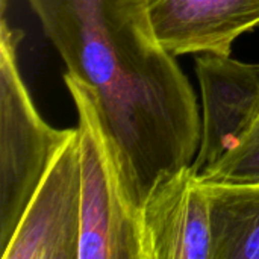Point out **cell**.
<instances>
[{"instance_id": "1", "label": "cell", "mask_w": 259, "mask_h": 259, "mask_svg": "<svg viewBox=\"0 0 259 259\" xmlns=\"http://www.w3.org/2000/svg\"><path fill=\"white\" fill-rule=\"evenodd\" d=\"M96 96L140 208L162 176L191 165L202 137L193 87L158 39L149 0H26Z\"/></svg>"}, {"instance_id": "2", "label": "cell", "mask_w": 259, "mask_h": 259, "mask_svg": "<svg viewBox=\"0 0 259 259\" xmlns=\"http://www.w3.org/2000/svg\"><path fill=\"white\" fill-rule=\"evenodd\" d=\"M64 80L79 120V259H144L140 208L129 194L117 146L103 123L96 96L68 73Z\"/></svg>"}, {"instance_id": "3", "label": "cell", "mask_w": 259, "mask_h": 259, "mask_svg": "<svg viewBox=\"0 0 259 259\" xmlns=\"http://www.w3.org/2000/svg\"><path fill=\"white\" fill-rule=\"evenodd\" d=\"M21 33L3 18L0 41V247L20 219L62 146L76 129H56L39 115L18 70ZM0 252V253H2Z\"/></svg>"}, {"instance_id": "4", "label": "cell", "mask_w": 259, "mask_h": 259, "mask_svg": "<svg viewBox=\"0 0 259 259\" xmlns=\"http://www.w3.org/2000/svg\"><path fill=\"white\" fill-rule=\"evenodd\" d=\"M80 222V155L76 129L39 182L0 258L79 259Z\"/></svg>"}, {"instance_id": "5", "label": "cell", "mask_w": 259, "mask_h": 259, "mask_svg": "<svg viewBox=\"0 0 259 259\" xmlns=\"http://www.w3.org/2000/svg\"><path fill=\"white\" fill-rule=\"evenodd\" d=\"M203 121L191 164L203 181L247 135L259 117V62L203 53L196 59Z\"/></svg>"}, {"instance_id": "6", "label": "cell", "mask_w": 259, "mask_h": 259, "mask_svg": "<svg viewBox=\"0 0 259 259\" xmlns=\"http://www.w3.org/2000/svg\"><path fill=\"white\" fill-rule=\"evenodd\" d=\"M144 259H211L205 182L187 165L158 179L140 206Z\"/></svg>"}, {"instance_id": "7", "label": "cell", "mask_w": 259, "mask_h": 259, "mask_svg": "<svg viewBox=\"0 0 259 259\" xmlns=\"http://www.w3.org/2000/svg\"><path fill=\"white\" fill-rule=\"evenodd\" d=\"M159 42L175 56L231 55L238 36L259 26V0H149Z\"/></svg>"}, {"instance_id": "8", "label": "cell", "mask_w": 259, "mask_h": 259, "mask_svg": "<svg viewBox=\"0 0 259 259\" xmlns=\"http://www.w3.org/2000/svg\"><path fill=\"white\" fill-rule=\"evenodd\" d=\"M211 259H259V182H205Z\"/></svg>"}, {"instance_id": "9", "label": "cell", "mask_w": 259, "mask_h": 259, "mask_svg": "<svg viewBox=\"0 0 259 259\" xmlns=\"http://www.w3.org/2000/svg\"><path fill=\"white\" fill-rule=\"evenodd\" d=\"M203 182H259V117L247 135Z\"/></svg>"}]
</instances>
